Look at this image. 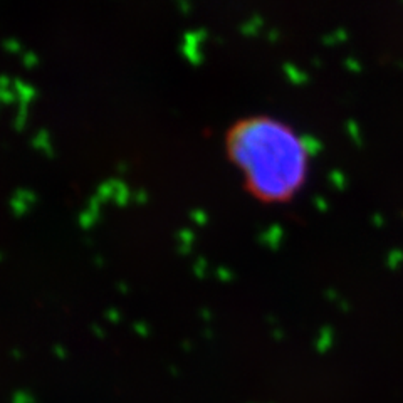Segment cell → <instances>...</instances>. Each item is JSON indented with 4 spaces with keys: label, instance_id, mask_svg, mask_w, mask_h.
Returning <instances> with one entry per match:
<instances>
[{
    "label": "cell",
    "instance_id": "1",
    "mask_svg": "<svg viewBox=\"0 0 403 403\" xmlns=\"http://www.w3.org/2000/svg\"><path fill=\"white\" fill-rule=\"evenodd\" d=\"M225 150L243 187L264 204L294 200L309 180V145L279 118L254 115L235 121L225 134Z\"/></svg>",
    "mask_w": 403,
    "mask_h": 403
}]
</instances>
